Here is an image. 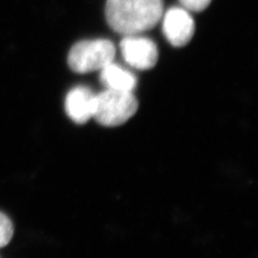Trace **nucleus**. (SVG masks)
<instances>
[{"label": "nucleus", "mask_w": 258, "mask_h": 258, "mask_svg": "<svg viewBox=\"0 0 258 258\" xmlns=\"http://www.w3.org/2000/svg\"><path fill=\"white\" fill-rule=\"evenodd\" d=\"M163 14V0H107L106 4L109 26L125 36L152 29Z\"/></svg>", "instance_id": "obj_1"}, {"label": "nucleus", "mask_w": 258, "mask_h": 258, "mask_svg": "<svg viewBox=\"0 0 258 258\" xmlns=\"http://www.w3.org/2000/svg\"><path fill=\"white\" fill-rule=\"evenodd\" d=\"M138 107V100L133 92L106 90L96 95L93 117L104 127H116L132 118Z\"/></svg>", "instance_id": "obj_2"}, {"label": "nucleus", "mask_w": 258, "mask_h": 258, "mask_svg": "<svg viewBox=\"0 0 258 258\" xmlns=\"http://www.w3.org/2000/svg\"><path fill=\"white\" fill-rule=\"evenodd\" d=\"M115 57V46L110 40H84L71 47L68 64L77 74H88L101 70Z\"/></svg>", "instance_id": "obj_3"}, {"label": "nucleus", "mask_w": 258, "mask_h": 258, "mask_svg": "<svg viewBox=\"0 0 258 258\" xmlns=\"http://www.w3.org/2000/svg\"><path fill=\"white\" fill-rule=\"evenodd\" d=\"M119 47L125 61L136 69H151L158 60L157 46L149 38L129 35L120 41Z\"/></svg>", "instance_id": "obj_4"}, {"label": "nucleus", "mask_w": 258, "mask_h": 258, "mask_svg": "<svg viewBox=\"0 0 258 258\" xmlns=\"http://www.w3.org/2000/svg\"><path fill=\"white\" fill-rule=\"evenodd\" d=\"M163 31L169 42L181 47L189 43L195 34V22L184 8H171L165 13Z\"/></svg>", "instance_id": "obj_5"}, {"label": "nucleus", "mask_w": 258, "mask_h": 258, "mask_svg": "<svg viewBox=\"0 0 258 258\" xmlns=\"http://www.w3.org/2000/svg\"><path fill=\"white\" fill-rule=\"evenodd\" d=\"M96 95L84 86L72 88L64 99L68 116L77 124H85L94 116Z\"/></svg>", "instance_id": "obj_6"}, {"label": "nucleus", "mask_w": 258, "mask_h": 258, "mask_svg": "<svg viewBox=\"0 0 258 258\" xmlns=\"http://www.w3.org/2000/svg\"><path fill=\"white\" fill-rule=\"evenodd\" d=\"M100 81L107 90L133 92L137 85L136 77L114 62H110L100 70Z\"/></svg>", "instance_id": "obj_7"}, {"label": "nucleus", "mask_w": 258, "mask_h": 258, "mask_svg": "<svg viewBox=\"0 0 258 258\" xmlns=\"http://www.w3.org/2000/svg\"><path fill=\"white\" fill-rule=\"evenodd\" d=\"M13 225L9 217L0 212V247L9 244L13 237Z\"/></svg>", "instance_id": "obj_8"}, {"label": "nucleus", "mask_w": 258, "mask_h": 258, "mask_svg": "<svg viewBox=\"0 0 258 258\" xmlns=\"http://www.w3.org/2000/svg\"><path fill=\"white\" fill-rule=\"evenodd\" d=\"M212 0H180L184 9L192 12H201L206 10Z\"/></svg>", "instance_id": "obj_9"}]
</instances>
